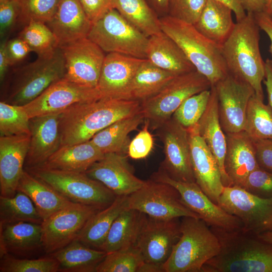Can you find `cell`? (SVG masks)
I'll use <instances>...</instances> for the list:
<instances>
[{
    "instance_id": "cell-5",
    "label": "cell",
    "mask_w": 272,
    "mask_h": 272,
    "mask_svg": "<svg viewBox=\"0 0 272 272\" xmlns=\"http://www.w3.org/2000/svg\"><path fill=\"white\" fill-rule=\"evenodd\" d=\"M181 235L163 266L164 272H202L206 262L220 250L218 238L202 219L183 217Z\"/></svg>"
},
{
    "instance_id": "cell-49",
    "label": "cell",
    "mask_w": 272,
    "mask_h": 272,
    "mask_svg": "<svg viewBox=\"0 0 272 272\" xmlns=\"http://www.w3.org/2000/svg\"><path fill=\"white\" fill-rule=\"evenodd\" d=\"M20 13L18 0L0 3V34L3 37L19 19Z\"/></svg>"
},
{
    "instance_id": "cell-32",
    "label": "cell",
    "mask_w": 272,
    "mask_h": 272,
    "mask_svg": "<svg viewBox=\"0 0 272 272\" xmlns=\"http://www.w3.org/2000/svg\"><path fill=\"white\" fill-rule=\"evenodd\" d=\"M146 217L134 209L122 211L112 223L99 250L108 253L134 247Z\"/></svg>"
},
{
    "instance_id": "cell-37",
    "label": "cell",
    "mask_w": 272,
    "mask_h": 272,
    "mask_svg": "<svg viewBox=\"0 0 272 272\" xmlns=\"http://www.w3.org/2000/svg\"><path fill=\"white\" fill-rule=\"evenodd\" d=\"M114 8L148 37L162 31L160 18L147 0H113Z\"/></svg>"
},
{
    "instance_id": "cell-18",
    "label": "cell",
    "mask_w": 272,
    "mask_h": 272,
    "mask_svg": "<svg viewBox=\"0 0 272 272\" xmlns=\"http://www.w3.org/2000/svg\"><path fill=\"white\" fill-rule=\"evenodd\" d=\"M101 98L97 88L82 86L63 78L22 106L29 117L32 118L59 113L77 103Z\"/></svg>"
},
{
    "instance_id": "cell-58",
    "label": "cell",
    "mask_w": 272,
    "mask_h": 272,
    "mask_svg": "<svg viewBox=\"0 0 272 272\" xmlns=\"http://www.w3.org/2000/svg\"><path fill=\"white\" fill-rule=\"evenodd\" d=\"M158 15H167L168 0H147Z\"/></svg>"
},
{
    "instance_id": "cell-45",
    "label": "cell",
    "mask_w": 272,
    "mask_h": 272,
    "mask_svg": "<svg viewBox=\"0 0 272 272\" xmlns=\"http://www.w3.org/2000/svg\"><path fill=\"white\" fill-rule=\"evenodd\" d=\"M20 9L19 20L27 24L31 21L48 23L53 18L59 0H18Z\"/></svg>"
},
{
    "instance_id": "cell-22",
    "label": "cell",
    "mask_w": 272,
    "mask_h": 272,
    "mask_svg": "<svg viewBox=\"0 0 272 272\" xmlns=\"http://www.w3.org/2000/svg\"><path fill=\"white\" fill-rule=\"evenodd\" d=\"M60 113L30 118V140L25 170L41 166L61 146Z\"/></svg>"
},
{
    "instance_id": "cell-54",
    "label": "cell",
    "mask_w": 272,
    "mask_h": 272,
    "mask_svg": "<svg viewBox=\"0 0 272 272\" xmlns=\"http://www.w3.org/2000/svg\"><path fill=\"white\" fill-rule=\"evenodd\" d=\"M6 40H3L0 45V81L3 83L11 63L6 49Z\"/></svg>"
},
{
    "instance_id": "cell-12",
    "label": "cell",
    "mask_w": 272,
    "mask_h": 272,
    "mask_svg": "<svg viewBox=\"0 0 272 272\" xmlns=\"http://www.w3.org/2000/svg\"><path fill=\"white\" fill-rule=\"evenodd\" d=\"M151 179L174 187L179 192L182 202L209 227L230 230L242 229L239 219L212 201L195 182L176 181L159 169L152 175Z\"/></svg>"
},
{
    "instance_id": "cell-55",
    "label": "cell",
    "mask_w": 272,
    "mask_h": 272,
    "mask_svg": "<svg viewBox=\"0 0 272 272\" xmlns=\"http://www.w3.org/2000/svg\"><path fill=\"white\" fill-rule=\"evenodd\" d=\"M246 13H256L264 12L267 0H240Z\"/></svg>"
},
{
    "instance_id": "cell-24",
    "label": "cell",
    "mask_w": 272,
    "mask_h": 272,
    "mask_svg": "<svg viewBox=\"0 0 272 272\" xmlns=\"http://www.w3.org/2000/svg\"><path fill=\"white\" fill-rule=\"evenodd\" d=\"M226 136L224 170L232 186L242 187L249 174L259 168L254 141L244 130Z\"/></svg>"
},
{
    "instance_id": "cell-6",
    "label": "cell",
    "mask_w": 272,
    "mask_h": 272,
    "mask_svg": "<svg viewBox=\"0 0 272 272\" xmlns=\"http://www.w3.org/2000/svg\"><path fill=\"white\" fill-rule=\"evenodd\" d=\"M64 57L59 47L51 55L16 70L10 79L1 101L24 106L31 102L54 83L65 77Z\"/></svg>"
},
{
    "instance_id": "cell-2",
    "label": "cell",
    "mask_w": 272,
    "mask_h": 272,
    "mask_svg": "<svg viewBox=\"0 0 272 272\" xmlns=\"http://www.w3.org/2000/svg\"><path fill=\"white\" fill-rule=\"evenodd\" d=\"M219 239V253L202 272H272V244L242 229L210 227Z\"/></svg>"
},
{
    "instance_id": "cell-42",
    "label": "cell",
    "mask_w": 272,
    "mask_h": 272,
    "mask_svg": "<svg viewBox=\"0 0 272 272\" xmlns=\"http://www.w3.org/2000/svg\"><path fill=\"white\" fill-rule=\"evenodd\" d=\"M30 117L22 106L0 102V137L30 135Z\"/></svg>"
},
{
    "instance_id": "cell-47",
    "label": "cell",
    "mask_w": 272,
    "mask_h": 272,
    "mask_svg": "<svg viewBox=\"0 0 272 272\" xmlns=\"http://www.w3.org/2000/svg\"><path fill=\"white\" fill-rule=\"evenodd\" d=\"M262 198H272V173L258 168L252 171L242 187Z\"/></svg>"
},
{
    "instance_id": "cell-15",
    "label": "cell",
    "mask_w": 272,
    "mask_h": 272,
    "mask_svg": "<svg viewBox=\"0 0 272 272\" xmlns=\"http://www.w3.org/2000/svg\"><path fill=\"white\" fill-rule=\"evenodd\" d=\"M214 86L220 122L225 133L244 130L248 102L255 94L253 88L229 73Z\"/></svg>"
},
{
    "instance_id": "cell-46",
    "label": "cell",
    "mask_w": 272,
    "mask_h": 272,
    "mask_svg": "<svg viewBox=\"0 0 272 272\" xmlns=\"http://www.w3.org/2000/svg\"><path fill=\"white\" fill-rule=\"evenodd\" d=\"M207 1V0H168L167 15L194 25L197 22Z\"/></svg>"
},
{
    "instance_id": "cell-59",
    "label": "cell",
    "mask_w": 272,
    "mask_h": 272,
    "mask_svg": "<svg viewBox=\"0 0 272 272\" xmlns=\"http://www.w3.org/2000/svg\"><path fill=\"white\" fill-rule=\"evenodd\" d=\"M257 236L262 240L272 244V232L264 233Z\"/></svg>"
},
{
    "instance_id": "cell-13",
    "label": "cell",
    "mask_w": 272,
    "mask_h": 272,
    "mask_svg": "<svg viewBox=\"0 0 272 272\" xmlns=\"http://www.w3.org/2000/svg\"><path fill=\"white\" fill-rule=\"evenodd\" d=\"M156 130L165 155L159 169L176 181L195 182L187 128L171 117Z\"/></svg>"
},
{
    "instance_id": "cell-27",
    "label": "cell",
    "mask_w": 272,
    "mask_h": 272,
    "mask_svg": "<svg viewBox=\"0 0 272 272\" xmlns=\"http://www.w3.org/2000/svg\"><path fill=\"white\" fill-rule=\"evenodd\" d=\"M146 55L156 66L176 75L196 70L177 44L162 31L148 37Z\"/></svg>"
},
{
    "instance_id": "cell-21",
    "label": "cell",
    "mask_w": 272,
    "mask_h": 272,
    "mask_svg": "<svg viewBox=\"0 0 272 272\" xmlns=\"http://www.w3.org/2000/svg\"><path fill=\"white\" fill-rule=\"evenodd\" d=\"M144 60L117 53L105 55L97 87L101 97L127 100L132 80Z\"/></svg>"
},
{
    "instance_id": "cell-53",
    "label": "cell",
    "mask_w": 272,
    "mask_h": 272,
    "mask_svg": "<svg viewBox=\"0 0 272 272\" xmlns=\"http://www.w3.org/2000/svg\"><path fill=\"white\" fill-rule=\"evenodd\" d=\"M257 24L260 29L268 36L270 44L269 51L272 55V19L270 15L265 12L253 14Z\"/></svg>"
},
{
    "instance_id": "cell-1",
    "label": "cell",
    "mask_w": 272,
    "mask_h": 272,
    "mask_svg": "<svg viewBox=\"0 0 272 272\" xmlns=\"http://www.w3.org/2000/svg\"><path fill=\"white\" fill-rule=\"evenodd\" d=\"M141 110V102L101 98L77 103L60 113L61 146L90 140L113 122Z\"/></svg>"
},
{
    "instance_id": "cell-17",
    "label": "cell",
    "mask_w": 272,
    "mask_h": 272,
    "mask_svg": "<svg viewBox=\"0 0 272 272\" xmlns=\"http://www.w3.org/2000/svg\"><path fill=\"white\" fill-rule=\"evenodd\" d=\"M65 63L64 78L82 86L97 88L105 55L88 37L59 47Z\"/></svg>"
},
{
    "instance_id": "cell-30",
    "label": "cell",
    "mask_w": 272,
    "mask_h": 272,
    "mask_svg": "<svg viewBox=\"0 0 272 272\" xmlns=\"http://www.w3.org/2000/svg\"><path fill=\"white\" fill-rule=\"evenodd\" d=\"M104 154L89 140L70 145L61 146L40 167L47 169L85 172Z\"/></svg>"
},
{
    "instance_id": "cell-31",
    "label": "cell",
    "mask_w": 272,
    "mask_h": 272,
    "mask_svg": "<svg viewBox=\"0 0 272 272\" xmlns=\"http://www.w3.org/2000/svg\"><path fill=\"white\" fill-rule=\"evenodd\" d=\"M232 9L217 0H207L206 6L194 25L208 39L222 47L235 27Z\"/></svg>"
},
{
    "instance_id": "cell-60",
    "label": "cell",
    "mask_w": 272,
    "mask_h": 272,
    "mask_svg": "<svg viewBox=\"0 0 272 272\" xmlns=\"http://www.w3.org/2000/svg\"><path fill=\"white\" fill-rule=\"evenodd\" d=\"M264 12L270 15L272 14V0H267Z\"/></svg>"
},
{
    "instance_id": "cell-33",
    "label": "cell",
    "mask_w": 272,
    "mask_h": 272,
    "mask_svg": "<svg viewBox=\"0 0 272 272\" xmlns=\"http://www.w3.org/2000/svg\"><path fill=\"white\" fill-rule=\"evenodd\" d=\"M127 196H116L111 205L94 214L76 239L87 246L100 249L114 220L128 209Z\"/></svg>"
},
{
    "instance_id": "cell-56",
    "label": "cell",
    "mask_w": 272,
    "mask_h": 272,
    "mask_svg": "<svg viewBox=\"0 0 272 272\" xmlns=\"http://www.w3.org/2000/svg\"><path fill=\"white\" fill-rule=\"evenodd\" d=\"M264 62L265 74L263 81L267 94L268 104L272 108V60L267 58Z\"/></svg>"
},
{
    "instance_id": "cell-29",
    "label": "cell",
    "mask_w": 272,
    "mask_h": 272,
    "mask_svg": "<svg viewBox=\"0 0 272 272\" xmlns=\"http://www.w3.org/2000/svg\"><path fill=\"white\" fill-rule=\"evenodd\" d=\"M17 191L29 197L43 221L55 213L76 203L26 170L19 180Z\"/></svg>"
},
{
    "instance_id": "cell-25",
    "label": "cell",
    "mask_w": 272,
    "mask_h": 272,
    "mask_svg": "<svg viewBox=\"0 0 272 272\" xmlns=\"http://www.w3.org/2000/svg\"><path fill=\"white\" fill-rule=\"evenodd\" d=\"M47 25L61 47L88 37L92 24L80 0H59L54 16Z\"/></svg>"
},
{
    "instance_id": "cell-4",
    "label": "cell",
    "mask_w": 272,
    "mask_h": 272,
    "mask_svg": "<svg viewBox=\"0 0 272 272\" xmlns=\"http://www.w3.org/2000/svg\"><path fill=\"white\" fill-rule=\"evenodd\" d=\"M162 31L179 46L196 70L214 86L228 74L221 47L195 27L168 15L160 18Z\"/></svg>"
},
{
    "instance_id": "cell-3",
    "label": "cell",
    "mask_w": 272,
    "mask_h": 272,
    "mask_svg": "<svg viewBox=\"0 0 272 272\" xmlns=\"http://www.w3.org/2000/svg\"><path fill=\"white\" fill-rule=\"evenodd\" d=\"M260 29L254 14L246 13L235 23L221 50L228 73L248 83L256 95L263 100L265 62L259 48Z\"/></svg>"
},
{
    "instance_id": "cell-43",
    "label": "cell",
    "mask_w": 272,
    "mask_h": 272,
    "mask_svg": "<svg viewBox=\"0 0 272 272\" xmlns=\"http://www.w3.org/2000/svg\"><path fill=\"white\" fill-rule=\"evenodd\" d=\"M59 265L53 257L20 259L7 253L1 257V272H57Z\"/></svg>"
},
{
    "instance_id": "cell-44",
    "label": "cell",
    "mask_w": 272,
    "mask_h": 272,
    "mask_svg": "<svg viewBox=\"0 0 272 272\" xmlns=\"http://www.w3.org/2000/svg\"><path fill=\"white\" fill-rule=\"evenodd\" d=\"M211 89L194 94L185 100L172 117L186 128L198 123L208 105Z\"/></svg>"
},
{
    "instance_id": "cell-11",
    "label": "cell",
    "mask_w": 272,
    "mask_h": 272,
    "mask_svg": "<svg viewBox=\"0 0 272 272\" xmlns=\"http://www.w3.org/2000/svg\"><path fill=\"white\" fill-rule=\"evenodd\" d=\"M127 207L158 220L186 216L200 218L182 202L179 192L174 187L151 178L145 181L142 187L127 196Z\"/></svg>"
},
{
    "instance_id": "cell-48",
    "label": "cell",
    "mask_w": 272,
    "mask_h": 272,
    "mask_svg": "<svg viewBox=\"0 0 272 272\" xmlns=\"http://www.w3.org/2000/svg\"><path fill=\"white\" fill-rule=\"evenodd\" d=\"M145 125L141 130L129 143L127 147L128 156L133 159H141L147 157L152 151L153 138L149 131V124L145 120Z\"/></svg>"
},
{
    "instance_id": "cell-41",
    "label": "cell",
    "mask_w": 272,
    "mask_h": 272,
    "mask_svg": "<svg viewBox=\"0 0 272 272\" xmlns=\"http://www.w3.org/2000/svg\"><path fill=\"white\" fill-rule=\"evenodd\" d=\"M145 263L134 247L108 253L97 266L96 272H142Z\"/></svg>"
},
{
    "instance_id": "cell-34",
    "label": "cell",
    "mask_w": 272,
    "mask_h": 272,
    "mask_svg": "<svg viewBox=\"0 0 272 272\" xmlns=\"http://www.w3.org/2000/svg\"><path fill=\"white\" fill-rule=\"evenodd\" d=\"M105 251L84 245L77 239L49 254L59 263V271L96 272L98 264L107 255Z\"/></svg>"
},
{
    "instance_id": "cell-52",
    "label": "cell",
    "mask_w": 272,
    "mask_h": 272,
    "mask_svg": "<svg viewBox=\"0 0 272 272\" xmlns=\"http://www.w3.org/2000/svg\"><path fill=\"white\" fill-rule=\"evenodd\" d=\"M6 49L11 65L22 60L32 51L27 43L20 37L7 41Z\"/></svg>"
},
{
    "instance_id": "cell-16",
    "label": "cell",
    "mask_w": 272,
    "mask_h": 272,
    "mask_svg": "<svg viewBox=\"0 0 272 272\" xmlns=\"http://www.w3.org/2000/svg\"><path fill=\"white\" fill-rule=\"evenodd\" d=\"M180 218L158 220L147 216L134 245L145 262L163 268L180 237Z\"/></svg>"
},
{
    "instance_id": "cell-8",
    "label": "cell",
    "mask_w": 272,
    "mask_h": 272,
    "mask_svg": "<svg viewBox=\"0 0 272 272\" xmlns=\"http://www.w3.org/2000/svg\"><path fill=\"white\" fill-rule=\"evenodd\" d=\"M76 203L104 209L115 200L116 195L100 182L85 172L36 167L26 170Z\"/></svg>"
},
{
    "instance_id": "cell-19",
    "label": "cell",
    "mask_w": 272,
    "mask_h": 272,
    "mask_svg": "<svg viewBox=\"0 0 272 272\" xmlns=\"http://www.w3.org/2000/svg\"><path fill=\"white\" fill-rule=\"evenodd\" d=\"M111 190L116 196H127L144 184L135 176L124 154L111 153L93 164L85 172Z\"/></svg>"
},
{
    "instance_id": "cell-62",
    "label": "cell",
    "mask_w": 272,
    "mask_h": 272,
    "mask_svg": "<svg viewBox=\"0 0 272 272\" xmlns=\"http://www.w3.org/2000/svg\"><path fill=\"white\" fill-rule=\"evenodd\" d=\"M271 17V19H272V14L270 15Z\"/></svg>"
},
{
    "instance_id": "cell-39",
    "label": "cell",
    "mask_w": 272,
    "mask_h": 272,
    "mask_svg": "<svg viewBox=\"0 0 272 272\" xmlns=\"http://www.w3.org/2000/svg\"><path fill=\"white\" fill-rule=\"evenodd\" d=\"M253 140H272V108L255 93L248 102L244 128Z\"/></svg>"
},
{
    "instance_id": "cell-28",
    "label": "cell",
    "mask_w": 272,
    "mask_h": 272,
    "mask_svg": "<svg viewBox=\"0 0 272 272\" xmlns=\"http://www.w3.org/2000/svg\"><path fill=\"white\" fill-rule=\"evenodd\" d=\"M43 248L41 224L22 222L0 226V257L30 254Z\"/></svg>"
},
{
    "instance_id": "cell-9",
    "label": "cell",
    "mask_w": 272,
    "mask_h": 272,
    "mask_svg": "<svg viewBox=\"0 0 272 272\" xmlns=\"http://www.w3.org/2000/svg\"><path fill=\"white\" fill-rule=\"evenodd\" d=\"M88 38L108 53L146 59L148 37L115 9L92 24Z\"/></svg>"
},
{
    "instance_id": "cell-10",
    "label": "cell",
    "mask_w": 272,
    "mask_h": 272,
    "mask_svg": "<svg viewBox=\"0 0 272 272\" xmlns=\"http://www.w3.org/2000/svg\"><path fill=\"white\" fill-rule=\"evenodd\" d=\"M218 205L239 219L243 231L256 236L272 232V198L258 197L240 186H224Z\"/></svg>"
},
{
    "instance_id": "cell-23",
    "label": "cell",
    "mask_w": 272,
    "mask_h": 272,
    "mask_svg": "<svg viewBox=\"0 0 272 272\" xmlns=\"http://www.w3.org/2000/svg\"><path fill=\"white\" fill-rule=\"evenodd\" d=\"M30 135L0 137L1 196L13 197L24 171Z\"/></svg>"
},
{
    "instance_id": "cell-14",
    "label": "cell",
    "mask_w": 272,
    "mask_h": 272,
    "mask_svg": "<svg viewBox=\"0 0 272 272\" xmlns=\"http://www.w3.org/2000/svg\"><path fill=\"white\" fill-rule=\"evenodd\" d=\"M102 209L96 206L75 203L44 220L41 226L45 252L49 254L72 242L87 221Z\"/></svg>"
},
{
    "instance_id": "cell-7",
    "label": "cell",
    "mask_w": 272,
    "mask_h": 272,
    "mask_svg": "<svg viewBox=\"0 0 272 272\" xmlns=\"http://www.w3.org/2000/svg\"><path fill=\"white\" fill-rule=\"evenodd\" d=\"M212 86L196 70L176 75L157 94L142 101L141 111L149 128L157 129L172 117L185 100Z\"/></svg>"
},
{
    "instance_id": "cell-20",
    "label": "cell",
    "mask_w": 272,
    "mask_h": 272,
    "mask_svg": "<svg viewBox=\"0 0 272 272\" xmlns=\"http://www.w3.org/2000/svg\"><path fill=\"white\" fill-rule=\"evenodd\" d=\"M187 129L195 182L210 199L218 205L224 185L217 160L200 137L198 124Z\"/></svg>"
},
{
    "instance_id": "cell-35",
    "label": "cell",
    "mask_w": 272,
    "mask_h": 272,
    "mask_svg": "<svg viewBox=\"0 0 272 272\" xmlns=\"http://www.w3.org/2000/svg\"><path fill=\"white\" fill-rule=\"evenodd\" d=\"M145 120L140 110L138 113L120 119L95 134L90 140L103 154L115 153L124 154L127 151L129 134Z\"/></svg>"
},
{
    "instance_id": "cell-50",
    "label": "cell",
    "mask_w": 272,
    "mask_h": 272,
    "mask_svg": "<svg viewBox=\"0 0 272 272\" xmlns=\"http://www.w3.org/2000/svg\"><path fill=\"white\" fill-rule=\"evenodd\" d=\"M86 16L93 24L114 9L113 0H80Z\"/></svg>"
},
{
    "instance_id": "cell-57",
    "label": "cell",
    "mask_w": 272,
    "mask_h": 272,
    "mask_svg": "<svg viewBox=\"0 0 272 272\" xmlns=\"http://www.w3.org/2000/svg\"><path fill=\"white\" fill-rule=\"evenodd\" d=\"M229 7L235 14L236 22L244 18L246 13L243 8L240 0H217Z\"/></svg>"
},
{
    "instance_id": "cell-40",
    "label": "cell",
    "mask_w": 272,
    "mask_h": 272,
    "mask_svg": "<svg viewBox=\"0 0 272 272\" xmlns=\"http://www.w3.org/2000/svg\"><path fill=\"white\" fill-rule=\"evenodd\" d=\"M19 37L24 40L38 57L52 55L59 47L57 40L46 24L31 21L26 24Z\"/></svg>"
},
{
    "instance_id": "cell-61",
    "label": "cell",
    "mask_w": 272,
    "mask_h": 272,
    "mask_svg": "<svg viewBox=\"0 0 272 272\" xmlns=\"http://www.w3.org/2000/svg\"><path fill=\"white\" fill-rule=\"evenodd\" d=\"M10 1H12V0H0V3L7 2Z\"/></svg>"
},
{
    "instance_id": "cell-38",
    "label": "cell",
    "mask_w": 272,
    "mask_h": 272,
    "mask_svg": "<svg viewBox=\"0 0 272 272\" xmlns=\"http://www.w3.org/2000/svg\"><path fill=\"white\" fill-rule=\"evenodd\" d=\"M43 219L25 193L17 191L13 197L0 196V226L22 222L41 224Z\"/></svg>"
},
{
    "instance_id": "cell-36",
    "label": "cell",
    "mask_w": 272,
    "mask_h": 272,
    "mask_svg": "<svg viewBox=\"0 0 272 272\" xmlns=\"http://www.w3.org/2000/svg\"><path fill=\"white\" fill-rule=\"evenodd\" d=\"M176 76L145 59L132 80L127 100L141 103L157 94Z\"/></svg>"
},
{
    "instance_id": "cell-26",
    "label": "cell",
    "mask_w": 272,
    "mask_h": 272,
    "mask_svg": "<svg viewBox=\"0 0 272 272\" xmlns=\"http://www.w3.org/2000/svg\"><path fill=\"white\" fill-rule=\"evenodd\" d=\"M197 124L200 137L217 160L224 186H232L224 170L226 136L220 122L218 99L214 86L211 88V95L208 105Z\"/></svg>"
},
{
    "instance_id": "cell-51",
    "label": "cell",
    "mask_w": 272,
    "mask_h": 272,
    "mask_svg": "<svg viewBox=\"0 0 272 272\" xmlns=\"http://www.w3.org/2000/svg\"><path fill=\"white\" fill-rule=\"evenodd\" d=\"M254 144L256 160L259 168L272 173V140H256Z\"/></svg>"
}]
</instances>
